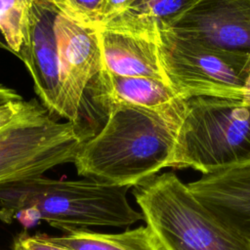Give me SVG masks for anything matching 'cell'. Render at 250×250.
Masks as SVG:
<instances>
[{
  "instance_id": "1",
  "label": "cell",
  "mask_w": 250,
  "mask_h": 250,
  "mask_svg": "<svg viewBox=\"0 0 250 250\" xmlns=\"http://www.w3.org/2000/svg\"><path fill=\"white\" fill-rule=\"evenodd\" d=\"M185 100L159 108L118 104L104 126L85 141L73 161L77 174L101 183L134 187L169 167Z\"/></svg>"
},
{
  "instance_id": "2",
  "label": "cell",
  "mask_w": 250,
  "mask_h": 250,
  "mask_svg": "<svg viewBox=\"0 0 250 250\" xmlns=\"http://www.w3.org/2000/svg\"><path fill=\"white\" fill-rule=\"evenodd\" d=\"M131 187L38 176L0 185V221L47 222L63 232L92 227H129L141 220L127 199Z\"/></svg>"
},
{
  "instance_id": "3",
  "label": "cell",
  "mask_w": 250,
  "mask_h": 250,
  "mask_svg": "<svg viewBox=\"0 0 250 250\" xmlns=\"http://www.w3.org/2000/svg\"><path fill=\"white\" fill-rule=\"evenodd\" d=\"M132 188L146 227L164 250H250V239L220 220L173 172Z\"/></svg>"
},
{
  "instance_id": "4",
  "label": "cell",
  "mask_w": 250,
  "mask_h": 250,
  "mask_svg": "<svg viewBox=\"0 0 250 250\" xmlns=\"http://www.w3.org/2000/svg\"><path fill=\"white\" fill-rule=\"evenodd\" d=\"M250 165V104L241 100H185L169 167L203 175Z\"/></svg>"
},
{
  "instance_id": "5",
  "label": "cell",
  "mask_w": 250,
  "mask_h": 250,
  "mask_svg": "<svg viewBox=\"0 0 250 250\" xmlns=\"http://www.w3.org/2000/svg\"><path fill=\"white\" fill-rule=\"evenodd\" d=\"M93 135L71 121L58 122L45 106H29L0 130V185L42 176L73 162L81 145Z\"/></svg>"
},
{
  "instance_id": "6",
  "label": "cell",
  "mask_w": 250,
  "mask_h": 250,
  "mask_svg": "<svg viewBox=\"0 0 250 250\" xmlns=\"http://www.w3.org/2000/svg\"><path fill=\"white\" fill-rule=\"evenodd\" d=\"M157 47L163 70L179 99L242 100L250 53L210 47L167 28L158 30Z\"/></svg>"
},
{
  "instance_id": "7",
  "label": "cell",
  "mask_w": 250,
  "mask_h": 250,
  "mask_svg": "<svg viewBox=\"0 0 250 250\" xmlns=\"http://www.w3.org/2000/svg\"><path fill=\"white\" fill-rule=\"evenodd\" d=\"M59 8L49 0H34L27 31L18 57L29 70L34 89L50 113L61 116L62 74Z\"/></svg>"
},
{
  "instance_id": "8",
  "label": "cell",
  "mask_w": 250,
  "mask_h": 250,
  "mask_svg": "<svg viewBox=\"0 0 250 250\" xmlns=\"http://www.w3.org/2000/svg\"><path fill=\"white\" fill-rule=\"evenodd\" d=\"M166 28L210 47L250 53V0H199Z\"/></svg>"
},
{
  "instance_id": "9",
  "label": "cell",
  "mask_w": 250,
  "mask_h": 250,
  "mask_svg": "<svg viewBox=\"0 0 250 250\" xmlns=\"http://www.w3.org/2000/svg\"><path fill=\"white\" fill-rule=\"evenodd\" d=\"M58 28L62 74L61 117L77 123L85 92L103 68L102 52L96 26L81 23L60 10Z\"/></svg>"
},
{
  "instance_id": "10",
  "label": "cell",
  "mask_w": 250,
  "mask_h": 250,
  "mask_svg": "<svg viewBox=\"0 0 250 250\" xmlns=\"http://www.w3.org/2000/svg\"><path fill=\"white\" fill-rule=\"evenodd\" d=\"M187 186L220 220L250 239V165L203 175Z\"/></svg>"
},
{
  "instance_id": "11",
  "label": "cell",
  "mask_w": 250,
  "mask_h": 250,
  "mask_svg": "<svg viewBox=\"0 0 250 250\" xmlns=\"http://www.w3.org/2000/svg\"><path fill=\"white\" fill-rule=\"evenodd\" d=\"M96 28L104 69L115 75L151 77L169 84L159 59L158 34L150 36L107 26Z\"/></svg>"
},
{
  "instance_id": "12",
  "label": "cell",
  "mask_w": 250,
  "mask_h": 250,
  "mask_svg": "<svg viewBox=\"0 0 250 250\" xmlns=\"http://www.w3.org/2000/svg\"><path fill=\"white\" fill-rule=\"evenodd\" d=\"M94 102L107 110L118 104L159 108L179 98L165 81L140 76H121L102 68L90 83Z\"/></svg>"
},
{
  "instance_id": "13",
  "label": "cell",
  "mask_w": 250,
  "mask_h": 250,
  "mask_svg": "<svg viewBox=\"0 0 250 250\" xmlns=\"http://www.w3.org/2000/svg\"><path fill=\"white\" fill-rule=\"evenodd\" d=\"M199 0H133L128 9L108 22L99 25L156 36L169 27Z\"/></svg>"
},
{
  "instance_id": "14",
  "label": "cell",
  "mask_w": 250,
  "mask_h": 250,
  "mask_svg": "<svg viewBox=\"0 0 250 250\" xmlns=\"http://www.w3.org/2000/svg\"><path fill=\"white\" fill-rule=\"evenodd\" d=\"M41 235L49 242L71 250H164L146 226L119 233L76 229L64 232L62 236Z\"/></svg>"
},
{
  "instance_id": "15",
  "label": "cell",
  "mask_w": 250,
  "mask_h": 250,
  "mask_svg": "<svg viewBox=\"0 0 250 250\" xmlns=\"http://www.w3.org/2000/svg\"><path fill=\"white\" fill-rule=\"evenodd\" d=\"M34 0H0V47L18 56L24 42Z\"/></svg>"
},
{
  "instance_id": "16",
  "label": "cell",
  "mask_w": 250,
  "mask_h": 250,
  "mask_svg": "<svg viewBox=\"0 0 250 250\" xmlns=\"http://www.w3.org/2000/svg\"><path fill=\"white\" fill-rule=\"evenodd\" d=\"M53 2L64 15L92 26L101 21L104 0H49Z\"/></svg>"
},
{
  "instance_id": "17",
  "label": "cell",
  "mask_w": 250,
  "mask_h": 250,
  "mask_svg": "<svg viewBox=\"0 0 250 250\" xmlns=\"http://www.w3.org/2000/svg\"><path fill=\"white\" fill-rule=\"evenodd\" d=\"M12 250H71L61 247L52 242L45 240L40 233L28 235L24 232L19 233L12 246Z\"/></svg>"
},
{
  "instance_id": "18",
  "label": "cell",
  "mask_w": 250,
  "mask_h": 250,
  "mask_svg": "<svg viewBox=\"0 0 250 250\" xmlns=\"http://www.w3.org/2000/svg\"><path fill=\"white\" fill-rule=\"evenodd\" d=\"M31 101H17L10 102L0 105V130L8 126L14 119H16L22 111H24L30 104Z\"/></svg>"
},
{
  "instance_id": "19",
  "label": "cell",
  "mask_w": 250,
  "mask_h": 250,
  "mask_svg": "<svg viewBox=\"0 0 250 250\" xmlns=\"http://www.w3.org/2000/svg\"><path fill=\"white\" fill-rule=\"evenodd\" d=\"M133 0H104L101 21L99 25H103L112 19L125 12ZM97 25V26H99Z\"/></svg>"
},
{
  "instance_id": "20",
  "label": "cell",
  "mask_w": 250,
  "mask_h": 250,
  "mask_svg": "<svg viewBox=\"0 0 250 250\" xmlns=\"http://www.w3.org/2000/svg\"><path fill=\"white\" fill-rule=\"evenodd\" d=\"M17 101H22L21 97L13 89L0 84V105Z\"/></svg>"
},
{
  "instance_id": "21",
  "label": "cell",
  "mask_w": 250,
  "mask_h": 250,
  "mask_svg": "<svg viewBox=\"0 0 250 250\" xmlns=\"http://www.w3.org/2000/svg\"><path fill=\"white\" fill-rule=\"evenodd\" d=\"M241 101L250 104V62H249V67H248L247 75H246L245 82H244L243 96H242V100Z\"/></svg>"
}]
</instances>
